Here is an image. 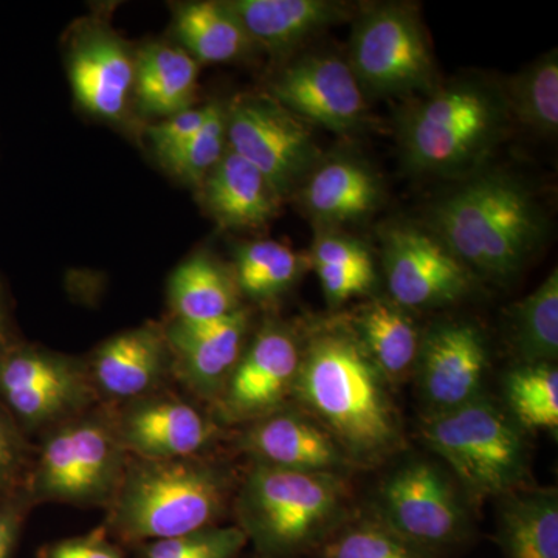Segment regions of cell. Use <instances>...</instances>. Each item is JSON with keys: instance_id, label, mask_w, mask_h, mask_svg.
Instances as JSON below:
<instances>
[{"instance_id": "obj_1", "label": "cell", "mask_w": 558, "mask_h": 558, "mask_svg": "<svg viewBox=\"0 0 558 558\" xmlns=\"http://www.w3.org/2000/svg\"><path fill=\"white\" fill-rule=\"evenodd\" d=\"M231 492L229 469L205 454L163 461L131 457L102 527L117 545L131 548L193 534L219 526Z\"/></svg>"}, {"instance_id": "obj_2", "label": "cell", "mask_w": 558, "mask_h": 558, "mask_svg": "<svg viewBox=\"0 0 558 558\" xmlns=\"http://www.w3.org/2000/svg\"><path fill=\"white\" fill-rule=\"evenodd\" d=\"M384 380L357 339L325 333L301 355L293 392L341 450L374 461L400 442L398 416Z\"/></svg>"}, {"instance_id": "obj_3", "label": "cell", "mask_w": 558, "mask_h": 558, "mask_svg": "<svg viewBox=\"0 0 558 558\" xmlns=\"http://www.w3.org/2000/svg\"><path fill=\"white\" fill-rule=\"evenodd\" d=\"M432 220L436 236L470 271L499 281L519 274L545 231L532 194L502 174L454 190L435 205Z\"/></svg>"}, {"instance_id": "obj_4", "label": "cell", "mask_w": 558, "mask_h": 558, "mask_svg": "<svg viewBox=\"0 0 558 558\" xmlns=\"http://www.w3.org/2000/svg\"><path fill=\"white\" fill-rule=\"evenodd\" d=\"M344 487L336 473H306L255 462L238 492V526L256 558L314 553L341 524Z\"/></svg>"}, {"instance_id": "obj_5", "label": "cell", "mask_w": 558, "mask_h": 558, "mask_svg": "<svg viewBox=\"0 0 558 558\" xmlns=\"http://www.w3.org/2000/svg\"><path fill=\"white\" fill-rule=\"evenodd\" d=\"M40 436L24 483L33 506L108 509L131 459L108 407H95Z\"/></svg>"}, {"instance_id": "obj_6", "label": "cell", "mask_w": 558, "mask_h": 558, "mask_svg": "<svg viewBox=\"0 0 558 558\" xmlns=\"http://www.w3.org/2000/svg\"><path fill=\"white\" fill-rule=\"evenodd\" d=\"M505 116V98L481 84L436 90L407 117L402 140L407 163L429 174L469 171L494 148Z\"/></svg>"}, {"instance_id": "obj_7", "label": "cell", "mask_w": 558, "mask_h": 558, "mask_svg": "<svg viewBox=\"0 0 558 558\" xmlns=\"http://www.w3.org/2000/svg\"><path fill=\"white\" fill-rule=\"evenodd\" d=\"M422 435L473 498L509 494L526 478L527 450L520 425L490 400L478 398L435 413Z\"/></svg>"}, {"instance_id": "obj_8", "label": "cell", "mask_w": 558, "mask_h": 558, "mask_svg": "<svg viewBox=\"0 0 558 558\" xmlns=\"http://www.w3.org/2000/svg\"><path fill=\"white\" fill-rule=\"evenodd\" d=\"M98 405L87 360L21 341L0 357V407L27 436Z\"/></svg>"}, {"instance_id": "obj_9", "label": "cell", "mask_w": 558, "mask_h": 558, "mask_svg": "<svg viewBox=\"0 0 558 558\" xmlns=\"http://www.w3.org/2000/svg\"><path fill=\"white\" fill-rule=\"evenodd\" d=\"M226 117L227 148L256 168L279 199L317 168L319 149L311 131L274 98H236Z\"/></svg>"}, {"instance_id": "obj_10", "label": "cell", "mask_w": 558, "mask_h": 558, "mask_svg": "<svg viewBox=\"0 0 558 558\" xmlns=\"http://www.w3.org/2000/svg\"><path fill=\"white\" fill-rule=\"evenodd\" d=\"M349 68L363 92L398 95L427 86L433 60L417 17L403 7L371 10L355 25Z\"/></svg>"}, {"instance_id": "obj_11", "label": "cell", "mask_w": 558, "mask_h": 558, "mask_svg": "<svg viewBox=\"0 0 558 558\" xmlns=\"http://www.w3.org/2000/svg\"><path fill=\"white\" fill-rule=\"evenodd\" d=\"M381 506L380 520L387 526L435 557L468 538V515L453 487L428 462L399 469L385 483Z\"/></svg>"}, {"instance_id": "obj_12", "label": "cell", "mask_w": 558, "mask_h": 558, "mask_svg": "<svg viewBox=\"0 0 558 558\" xmlns=\"http://www.w3.org/2000/svg\"><path fill=\"white\" fill-rule=\"evenodd\" d=\"M301 355L290 330L275 323L263 326L245 347L226 387L215 400L220 421L253 424L277 413L293 392Z\"/></svg>"}, {"instance_id": "obj_13", "label": "cell", "mask_w": 558, "mask_h": 558, "mask_svg": "<svg viewBox=\"0 0 558 558\" xmlns=\"http://www.w3.org/2000/svg\"><path fill=\"white\" fill-rule=\"evenodd\" d=\"M108 409L121 444L132 458L163 461L199 457L216 442L220 432L208 414L167 389Z\"/></svg>"}, {"instance_id": "obj_14", "label": "cell", "mask_w": 558, "mask_h": 558, "mask_svg": "<svg viewBox=\"0 0 558 558\" xmlns=\"http://www.w3.org/2000/svg\"><path fill=\"white\" fill-rule=\"evenodd\" d=\"M389 293L400 307H435L464 296L472 271L436 234L391 227L384 236Z\"/></svg>"}, {"instance_id": "obj_15", "label": "cell", "mask_w": 558, "mask_h": 558, "mask_svg": "<svg viewBox=\"0 0 558 558\" xmlns=\"http://www.w3.org/2000/svg\"><path fill=\"white\" fill-rule=\"evenodd\" d=\"M100 405L119 407L165 391L172 376V357L163 326L146 323L102 341L87 360Z\"/></svg>"}, {"instance_id": "obj_16", "label": "cell", "mask_w": 558, "mask_h": 558, "mask_svg": "<svg viewBox=\"0 0 558 558\" xmlns=\"http://www.w3.org/2000/svg\"><path fill=\"white\" fill-rule=\"evenodd\" d=\"M248 325V312L242 307L207 322L172 318L163 329L174 380L196 398L215 403L244 352Z\"/></svg>"}, {"instance_id": "obj_17", "label": "cell", "mask_w": 558, "mask_h": 558, "mask_svg": "<svg viewBox=\"0 0 558 558\" xmlns=\"http://www.w3.org/2000/svg\"><path fill=\"white\" fill-rule=\"evenodd\" d=\"M363 94L348 62L315 54L282 70L271 83L270 97L299 119L343 134L362 123Z\"/></svg>"}, {"instance_id": "obj_18", "label": "cell", "mask_w": 558, "mask_h": 558, "mask_svg": "<svg viewBox=\"0 0 558 558\" xmlns=\"http://www.w3.org/2000/svg\"><path fill=\"white\" fill-rule=\"evenodd\" d=\"M421 388L435 413L481 398L487 369L486 341L469 323H442L429 329L418 351Z\"/></svg>"}, {"instance_id": "obj_19", "label": "cell", "mask_w": 558, "mask_h": 558, "mask_svg": "<svg viewBox=\"0 0 558 558\" xmlns=\"http://www.w3.org/2000/svg\"><path fill=\"white\" fill-rule=\"evenodd\" d=\"M69 78L81 108L119 120L134 89L135 60L123 40L102 25L76 33L69 51Z\"/></svg>"}, {"instance_id": "obj_20", "label": "cell", "mask_w": 558, "mask_h": 558, "mask_svg": "<svg viewBox=\"0 0 558 558\" xmlns=\"http://www.w3.org/2000/svg\"><path fill=\"white\" fill-rule=\"evenodd\" d=\"M240 446L259 464L295 472L336 473L348 461L322 425L289 411H277L253 422Z\"/></svg>"}, {"instance_id": "obj_21", "label": "cell", "mask_w": 558, "mask_h": 558, "mask_svg": "<svg viewBox=\"0 0 558 558\" xmlns=\"http://www.w3.org/2000/svg\"><path fill=\"white\" fill-rule=\"evenodd\" d=\"M201 189L205 208L226 229L267 226L281 202L266 178L229 148Z\"/></svg>"}, {"instance_id": "obj_22", "label": "cell", "mask_w": 558, "mask_h": 558, "mask_svg": "<svg viewBox=\"0 0 558 558\" xmlns=\"http://www.w3.org/2000/svg\"><path fill=\"white\" fill-rule=\"evenodd\" d=\"M303 205L323 226H344L366 219L379 205L381 189L376 172L363 161L337 157L307 175Z\"/></svg>"}, {"instance_id": "obj_23", "label": "cell", "mask_w": 558, "mask_h": 558, "mask_svg": "<svg viewBox=\"0 0 558 558\" xmlns=\"http://www.w3.org/2000/svg\"><path fill=\"white\" fill-rule=\"evenodd\" d=\"M253 43L288 50L343 17L344 7L328 0H233L227 2Z\"/></svg>"}, {"instance_id": "obj_24", "label": "cell", "mask_w": 558, "mask_h": 558, "mask_svg": "<svg viewBox=\"0 0 558 558\" xmlns=\"http://www.w3.org/2000/svg\"><path fill=\"white\" fill-rule=\"evenodd\" d=\"M199 62L182 47L148 44L135 58L134 92L140 108L171 117L191 109L196 97Z\"/></svg>"}, {"instance_id": "obj_25", "label": "cell", "mask_w": 558, "mask_h": 558, "mask_svg": "<svg viewBox=\"0 0 558 558\" xmlns=\"http://www.w3.org/2000/svg\"><path fill=\"white\" fill-rule=\"evenodd\" d=\"M234 274L211 256L199 253L180 264L168 284V300L175 319L207 322L241 310Z\"/></svg>"}, {"instance_id": "obj_26", "label": "cell", "mask_w": 558, "mask_h": 558, "mask_svg": "<svg viewBox=\"0 0 558 558\" xmlns=\"http://www.w3.org/2000/svg\"><path fill=\"white\" fill-rule=\"evenodd\" d=\"M172 24L180 47L197 62L234 61L253 44L227 2L180 3Z\"/></svg>"}, {"instance_id": "obj_27", "label": "cell", "mask_w": 558, "mask_h": 558, "mask_svg": "<svg viewBox=\"0 0 558 558\" xmlns=\"http://www.w3.org/2000/svg\"><path fill=\"white\" fill-rule=\"evenodd\" d=\"M357 340L384 379L391 381L413 368L422 339L398 304L379 300L360 312Z\"/></svg>"}, {"instance_id": "obj_28", "label": "cell", "mask_w": 558, "mask_h": 558, "mask_svg": "<svg viewBox=\"0 0 558 558\" xmlns=\"http://www.w3.org/2000/svg\"><path fill=\"white\" fill-rule=\"evenodd\" d=\"M506 558H558V502L553 492H529L506 502L499 517Z\"/></svg>"}, {"instance_id": "obj_29", "label": "cell", "mask_w": 558, "mask_h": 558, "mask_svg": "<svg viewBox=\"0 0 558 558\" xmlns=\"http://www.w3.org/2000/svg\"><path fill=\"white\" fill-rule=\"evenodd\" d=\"M512 341L524 365L553 363L558 354V274L554 270L539 288L512 312Z\"/></svg>"}, {"instance_id": "obj_30", "label": "cell", "mask_w": 558, "mask_h": 558, "mask_svg": "<svg viewBox=\"0 0 558 558\" xmlns=\"http://www.w3.org/2000/svg\"><path fill=\"white\" fill-rule=\"evenodd\" d=\"M505 102L524 126L543 135L557 134V50L549 51L510 81Z\"/></svg>"}, {"instance_id": "obj_31", "label": "cell", "mask_w": 558, "mask_h": 558, "mask_svg": "<svg viewBox=\"0 0 558 558\" xmlns=\"http://www.w3.org/2000/svg\"><path fill=\"white\" fill-rule=\"evenodd\" d=\"M513 421L527 429L558 428V371L553 363H532L513 369L506 379Z\"/></svg>"}, {"instance_id": "obj_32", "label": "cell", "mask_w": 558, "mask_h": 558, "mask_svg": "<svg viewBox=\"0 0 558 558\" xmlns=\"http://www.w3.org/2000/svg\"><path fill=\"white\" fill-rule=\"evenodd\" d=\"M301 260L293 250L275 241L252 242L236 253L234 279L244 295L269 300L295 281Z\"/></svg>"}, {"instance_id": "obj_33", "label": "cell", "mask_w": 558, "mask_h": 558, "mask_svg": "<svg viewBox=\"0 0 558 558\" xmlns=\"http://www.w3.org/2000/svg\"><path fill=\"white\" fill-rule=\"evenodd\" d=\"M314 553L318 558H438L400 537L380 519L340 524Z\"/></svg>"}, {"instance_id": "obj_34", "label": "cell", "mask_w": 558, "mask_h": 558, "mask_svg": "<svg viewBox=\"0 0 558 558\" xmlns=\"http://www.w3.org/2000/svg\"><path fill=\"white\" fill-rule=\"evenodd\" d=\"M227 150L226 109L219 102L208 105V116L199 131L163 160L180 180L201 186Z\"/></svg>"}, {"instance_id": "obj_35", "label": "cell", "mask_w": 558, "mask_h": 558, "mask_svg": "<svg viewBox=\"0 0 558 558\" xmlns=\"http://www.w3.org/2000/svg\"><path fill=\"white\" fill-rule=\"evenodd\" d=\"M248 545L240 526H213L180 537L157 539L135 549V558H240Z\"/></svg>"}, {"instance_id": "obj_36", "label": "cell", "mask_w": 558, "mask_h": 558, "mask_svg": "<svg viewBox=\"0 0 558 558\" xmlns=\"http://www.w3.org/2000/svg\"><path fill=\"white\" fill-rule=\"evenodd\" d=\"M32 458L28 436L0 407V498L24 487Z\"/></svg>"}, {"instance_id": "obj_37", "label": "cell", "mask_w": 558, "mask_h": 558, "mask_svg": "<svg viewBox=\"0 0 558 558\" xmlns=\"http://www.w3.org/2000/svg\"><path fill=\"white\" fill-rule=\"evenodd\" d=\"M311 266H329L376 277L371 253L362 242L343 234L325 233L311 250Z\"/></svg>"}, {"instance_id": "obj_38", "label": "cell", "mask_w": 558, "mask_h": 558, "mask_svg": "<svg viewBox=\"0 0 558 558\" xmlns=\"http://www.w3.org/2000/svg\"><path fill=\"white\" fill-rule=\"evenodd\" d=\"M208 116V106L202 109H186L175 116L167 117L148 130L150 145L161 160H167L201 130Z\"/></svg>"}, {"instance_id": "obj_39", "label": "cell", "mask_w": 558, "mask_h": 558, "mask_svg": "<svg viewBox=\"0 0 558 558\" xmlns=\"http://www.w3.org/2000/svg\"><path fill=\"white\" fill-rule=\"evenodd\" d=\"M38 558H124V554L100 526L84 535L49 543L39 549Z\"/></svg>"}, {"instance_id": "obj_40", "label": "cell", "mask_w": 558, "mask_h": 558, "mask_svg": "<svg viewBox=\"0 0 558 558\" xmlns=\"http://www.w3.org/2000/svg\"><path fill=\"white\" fill-rule=\"evenodd\" d=\"M32 508L24 487L0 498V558H13Z\"/></svg>"}, {"instance_id": "obj_41", "label": "cell", "mask_w": 558, "mask_h": 558, "mask_svg": "<svg viewBox=\"0 0 558 558\" xmlns=\"http://www.w3.org/2000/svg\"><path fill=\"white\" fill-rule=\"evenodd\" d=\"M323 292L329 303L340 304L368 292L376 282V277L355 274V271L337 269V267L315 266Z\"/></svg>"}, {"instance_id": "obj_42", "label": "cell", "mask_w": 558, "mask_h": 558, "mask_svg": "<svg viewBox=\"0 0 558 558\" xmlns=\"http://www.w3.org/2000/svg\"><path fill=\"white\" fill-rule=\"evenodd\" d=\"M17 341L20 340H17L16 330H14L9 299H7L5 289L0 282V357Z\"/></svg>"}]
</instances>
